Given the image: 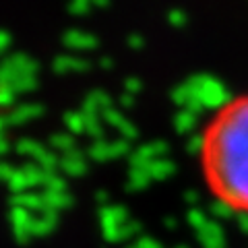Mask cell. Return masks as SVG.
Wrapping results in <instances>:
<instances>
[{"label": "cell", "instance_id": "6da1fadb", "mask_svg": "<svg viewBox=\"0 0 248 248\" xmlns=\"http://www.w3.org/2000/svg\"><path fill=\"white\" fill-rule=\"evenodd\" d=\"M197 180L217 207L248 217V89L217 99L192 143Z\"/></svg>", "mask_w": 248, "mask_h": 248}]
</instances>
